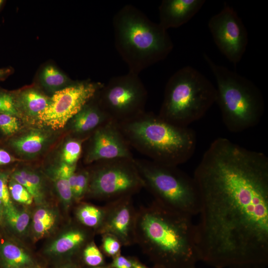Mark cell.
I'll use <instances>...</instances> for the list:
<instances>
[{"mask_svg": "<svg viewBox=\"0 0 268 268\" xmlns=\"http://www.w3.org/2000/svg\"><path fill=\"white\" fill-rule=\"evenodd\" d=\"M200 261L214 268L268 264V158L224 137L214 140L193 177Z\"/></svg>", "mask_w": 268, "mask_h": 268, "instance_id": "obj_1", "label": "cell"}, {"mask_svg": "<svg viewBox=\"0 0 268 268\" xmlns=\"http://www.w3.org/2000/svg\"><path fill=\"white\" fill-rule=\"evenodd\" d=\"M193 217L155 201L135 215L134 238L160 268H188L199 261Z\"/></svg>", "mask_w": 268, "mask_h": 268, "instance_id": "obj_2", "label": "cell"}, {"mask_svg": "<svg viewBox=\"0 0 268 268\" xmlns=\"http://www.w3.org/2000/svg\"><path fill=\"white\" fill-rule=\"evenodd\" d=\"M112 23L116 49L129 72L139 74L165 59L173 50L167 30L133 5L120 9Z\"/></svg>", "mask_w": 268, "mask_h": 268, "instance_id": "obj_3", "label": "cell"}, {"mask_svg": "<svg viewBox=\"0 0 268 268\" xmlns=\"http://www.w3.org/2000/svg\"><path fill=\"white\" fill-rule=\"evenodd\" d=\"M117 123L130 147L156 163L178 166L196 150L197 137L193 129L172 124L152 112L145 111Z\"/></svg>", "mask_w": 268, "mask_h": 268, "instance_id": "obj_4", "label": "cell"}, {"mask_svg": "<svg viewBox=\"0 0 268 268\" xmlns=\"http://www.w3.org/2000/svg\"><path fill=\"white\" fill-rule=\"evenodd\" d=\"M203 58L216 79L215 102L227 129L237 133L256 126L265 111L260 90L246 77L215 63L206 54Z\"/></svg>", "mask_w": 268, "mask_h": 268, "instance_id": "obj_5", "label": "cell"}, {"mask_svg": "<svg viewBox=\"0 0 268 268\" xmlns=\"http://www.w3.org/2000/svg\"><path fill=\"white\" fill-rule=\"evenodd\" d=\"M215 87L190 66L176 71L165 85L158 116L172 124L188 127L202 118L215 102Z\"/></svg>", "mask_w": 268, "mask_h": 268, "instance_id": "obj_6", "label": "cell"}, {"mask_svg": "<svg viewBox=\"0 0 268 268\" xmlns=\"http://www.w3.org/2000/svg\"><path fill=\"white\" fill-rule=\"evenodd\" d=\"M144 187L155 201L170 209L193 217L199 210V200L193 177L178 166L161 164L149 159H134Z\"/></svg>", "mask_w": 268, "mask_h": 268, "instance_id": "obj_7", "label": "cell"}, {"mask_svg": "<svg viewBox=\"0 0 268 268\" xmlns=\"http://www.w3.org/2000/svg\"><path fill=\"white\" fill-rule=\"evenodd\" d=\"M147 91L138 74L131 72L111 77L96 94L97 102L116 123L131 120L145 111Z\"/></svg>", "mask_w": 268, "mask_h": 268, "instance_id": "obj_8", "label": "cell"}, {"mask_svg": "<svg viewBox=\"0 0 268 268\" xmlns=\"http://www.w3.org/2000/svg\"><path fill=\"white\" fill-rule=\"evenodd\" d=\"M134 158H117L97 161L89 172L87 191L101 199H119L131 196L144 187Z\"/></svg>", "mask_w": 268, "mask_h": 268, "instance_id": "obj_9", "label": "cell"}, {"mask_svg": "<svg viewBox=\"0 0 268 268\" xmlns=\"http://www.w3.org/2000/svg\"><path fill=\"white\" fill-rule=\"evenodd\" d=\"M103 84L90 81L75 82L55 92L47 106L38 114V120L53 130L64 128L94 98Z\"/></svg>", "mask_w": 268, "mask_h": 268, "instance_id": "obj_10", "label": "cell"}, {"mask_svg": "<svg viewBox=\"0 0 268 268\" xmlns=\"http://www.w3.org/2000/svg\"><path fill=\"white\" fill-rule=\"evenodd\" d=\"M208 27L219 51L236 65L245 52L248 42L246 28L236 12L225 4L219 13L210 18Z\"/></svg>", "mask_w": 268, "mask_h": 268, "instance_id": "obj_11", "label": "cell"}, {"mask_svg": "<svg viewBox=\"0 0 268 268\" xmlns=\"http://www.w3.org/2000/svg\"><path fill=\"white\" fill-rule=\"evenodd\" d=\"M90 137L89 146L84 157L86 164L103 160L134 158L131 147L117 123L113 120L99 127Z\"/></svg>", "mask_w": 268, "mask_h": 268, "instance_id": "obj_12", "label": "cell"}, {"mask_svg": "<svg viewBox=\"0 0 268 268\" xmlns=\"http://www.w3.org/2000/svg\"><path fill=\"white\" fill-rule=\"evenodd\" d=\"M131 196L116 199L114 206L105 213L103 232L128 245L134 236L135 215L130 204Z\"/></svg>", "mask_w": 268, "mask_h": 268, "instance_id": "obj_13", "label": "cell"}, {"mask_svg": "<svg viewBox=\"0 0 268 268\" xmlns=\"http://www.w3.org/2000/svg\"><path fill=\"white\" fill-rule=\"evenodd\" d=\"M204 0H163L159 6V24L165 30L180 27L201 9Z\"/></svg>", "mask_w": 268, "mask_h": 268, "instance_id": "obj_14", "label": "cell"}, {"mask_svg": "<svg viewBox=\"0 0 268 268\" xmlns=\"http://www.w3.org/2000/svg\"><path fill=\"white\" fill-rule=\"evenodd\" d=\"M110 120H112L99 106L95 95L69 121L70 130L77 136L92 134Z\"/></svg>", "mask_w": 268, "mask_h": 268, "instance_id": "obj_15", "label": "cell"}, {"mask_svg": "<svg viewBox=\"0 0 268 268\" xmlns=\"http://www.w3.org/2000/svg\"><path fill=\"white\" fill-rule=\"evenodd\" d=\"M48 134L45 132L34 129L13 139L11 145L21 155L33 156L40 153L48 144Z\"/></svg>", "mask_w": 268, "mask_h": 268, "instance_id": "obj_16", "label": "cell"}, {"mask_svg": "<svg viewBox=\"0 0 268 268\" xmlns=\"http://www.w3.org/2000/svg\"><path fill=\"white\" fill-rule=\"evenodd\" d=\"M15 101L17 107L29 116L37 117L49 104L50 98L34 88L25 89L20 92Z\"/></svg>", "mask_w": 268, "mask_h": 268, "instance_id": "obj_17", "label": "cell"}, {"mask_svg": "<svg viewBox=\"0 0 268 268\" xmlns=\"http://www.w3.org/2000/svg\"><path fill=\"white\" fill-rule=\"evenodd\" d=\"M75 169L76 165L70 166L62 162L58 166L50 169L51 177L57 193L66 205H69L73 199L69 176Z\"/></svg>", "mask_w": 268, "mask_h": 268, "instance_id": "obj_18", "label": "cell"}, {"mask_svg": "<svg viewBox=\"0 0 268 268\" xmlns=\"http://www.w3.org/2000/svg\"><path fill=\"white\" fill-rule=\"evenodd\" d=\"M0 256L6 268H22L32 262L31 257L23 250L8 242L0 245Z\"/></svg>", "mask_w": 268, "mask_h": 268, "instance_id": "obj_19", "label": "cell"}, {"mask_svg": "<svg viewBox=\"0 0 268 268\" xmlns=\"http://www.w3.org/2000/svg\"><path fill=\"white\" fill-rule=\"evenodd\" d=\"M40 81L46 90L53 93L75 82L51 65L43 69L40 75Z\"/></svg>", "mask_w": 268, "mask_h": 268, "instance_id": "obj_20", "label": "cell"}, {"mask_svg": "<svg viewBox=\"0 0 268 268\" xmlns=\"http://www.w3.org/2000/svg\"><path fill=\"white\" fill-rule=\"evenodd\" d=\"M85 239V235L82 231L70 230L53 242L47 251L55 255L64 254L76 248L84 242Z\"/></svg>", "mask_w": 268, "mask_h": 268, "instance_id": "obj_21", "label": "cell"}, {"mask_svg": "<svg viewBox=\"0 0 268 268\" xmlns=\"http://www.w3.org/2000/svg\"><path fill=\"white\" fill-rule=\"evenodd\" d=\"M3 216L10 227L16 232L23 234L27 230L30 216L26 211L18 209L11 204L4 207Z\"/></svg>", "mask_w": 268, "mask_h": 268, "instance_id": "obj_22", "label": "cell"}, {"mask_svg": "<svg viewBox=\"0 0 268 268\" xmlns=\"http://www.w3.org/2000/svg\"><path fill=\"white\" fill-rule=\"evenodd\" d=\"M55 221V215L51 210L43 207L38 209L32 219L34 233L38 237L44 236L53 227Z\"/></svg>", "mask_w": 268, "mask_h": 268, "instance_id": "obj_23", "label": "cell"}, {"mask_svg": "<svg viewBox=\"0 0 268 268\" xmlns=\"http://www.w3.org/2000/svg\"><path fill=\"white\" fill-rule=\"evenodd\" d=\"M76 215L78 220L83 224L94 227L102 224L105 212L97 207L85 204L78 209Z\"/></svg>", "mask_w": 268, "mask_h": 268, "instance_id": "obj_24", "label": "cell"}, {"mask_svg": "<svg viewBox=\"0 0 268 268\" xmlns=\"http://www.w3.org/2000/svg\"><path fill=\"white\" fill-rule=\"evenodd\" d=\"M84 139L73 138L66 142L62 152V162L70 166L76 165L82 152Z\"/></svg>", "mask_w": 268, "mask_h": 268, "instance_id": "obj_25", "label": "cell"}, {"mask_svg": "<svg viewBox=\"0 0 268 268\" xmlns=\"http://www.w3.org/2000/svg\"><path fill=\"white\" fill-rule=\"evenodd\" d=\"M8 189L10 196L16 201L26 205L33 202V198L28 191L12 179L8 181Z\"/></svg>", "mask_w": 268, "mask_h": 268, "instance_id": "obj_26", "label": "cell"}, {"mask_svg": "<svg viewBox=\"0 0 268 268\" xmlns=\"http://www.w3.org/2000/svg\"><path fill=\"white\" fill-rule=\"evenodd\" d=\"M76 178L71 188L73 199L76 200L81 199L87 193L89 181V172L82 170L76 172Z\"/></svg>", "mask_w": 268, "mask_h": 268, "instance_id": "obj_27", "label": "cell"}, {"mask_svg": "<svg viewBox=\"0 0 268 268\" xmlns=\"http://www.w3.org/2000/svg\"><path fill=\"white\" fill-rule=\"evenodd\" d=\"M0 114H7L19 116L15 96L10 93L0 91Z\"/></svg>", "mask_w": 268, "mask_h": 268, "instance_id": "obj_28", "label": "cell"}, {"mask_svg": "<svg viewBox=\"0 0 268 268\" xmlns=\"http://www.w3.org/2000/svg\"><path fill=\"white\" fill-rule=\"evenodd\" d=\"M20 128L17 117L7 114H0V130L6 135L16 133Z\"/></svg>", "mask_w": 268, "mask_h": 268, "instance_id": "obj_29", "label": "cell"}, {"mask_svg": "<svg viewBox=\"0 0 268 268\" xmlns=\"http://www.w3.org/2000/svg\"><path fill=\"white\" fill-rule=\"evenodd\" d=\"M83 259L87 265L93 267H99L104 263L101 252L93 243L89 244L84 250Z\"/></svg>", "mask_w": 268, "mask_h": 268, "instance_id": "obj_30", "label": "cell"}, {"mask_svg": "<svg viewBox=\"0 0 268 268\" xmlns=\"http://www.w3.org/2000/svg\"><path fill=\"white\" fill-rule=\"evenodd\" d=\"M11 179L22 185L37 204L41 203L43 201L44 194L41 193L31 182L22 177L18 171H15L12 174Z\"/></svg>", "mask_w": 268, "mask_h": 268, "instance_id": "obj_31", "label": "cell"}, {"mask_svg": "<svg viewBox=\"0 0 268 268\" xmlns=\"http://www.w3.org/2000/svg\"><path fill=\"white\" fill-rule=\"evenodd\" d=\"M0 200L4 206L12 204L8 189V175L6 173H0Z\"/></svg>", "mask_w": 268, "mask_h": 268, "instance_id": "obj_32", "label": "cell"}, {"mask_svg": "<svg viewBox=\"0 0 268 268\" xmlns=\"http://www.w3.org/2000/svg\"><path fill=\"white\" fill-rule=\"evenodd\" d=\"M17 171L22 177L31 182L41 193L44 194L42 178L38 173L26 168Z\"/></svg>", "mask_w": 268, "mask_h": 268, "instance_id": "obj_33", "label": "cell"}, {"mask_svg": "<svg viewBox=\"0 0 268 268\" xmlns=\"http://www.w3.org/2000/svg\"><path fill=\"white\" fill-rule=\"evenodd\" d=\"M120 242L114 237L106 235L103 242V248L105 252L110 256L116 255L120 249Z\"/></svg>", "mask_w": 268, "mask_h": 268, "instance_id": "obj_34", "label": "cell"}, {"mask_svg": "<svg viewBox=\"0 0 268 268\" xmlns=\"http://www.w3.org/2000/svg\"><path fill=\"white\" fill-rule=\"evenodd\" d=\"M111 267L112 268H133L132 261L122 256H117Z\"/></svg>", "mask_w": 268, "mask_h": 268, "instance_id": "obj_35", "label": "cell"}, {"mask_svg": "<svg viewBox=\"0 0 268 268\" xmlns=\"http://www.w3.org/2000/svg\"><path fill=\"white\" fill-rule=\"evenodd\" d=\"M13 161V157L8 152L0 149V165L10 163Z\"/></svg>", "mask_w": 268, "mask_h": 268, "instance_id": "obj_36", "label": "cell"}, {"mask_svg": "<svg viewBox=\"0 0 268 268\" xmlns=\"http://www.w3.org/2000/svg\"><path fill=\"white\" fill-rule=\"evenodd\" d=\"M12 69L10 67L0 68V80L7 77L11 73Z\"/></svg>", "mask_w": 268, "mask_h": 268, "instance_id": "obj_37", "label": "cell"}, {"mask_svg": "<svg viewBox=\"0 0 268 268\" xmlns=\"http://www.w3.org/2000/svg\"><path fill=\"white\" fill-rule=\"evenodd\" d=\"M131 261H132V263L133 268H148L141 265L140 263L136 261H135L134 260H131ZM155 268H160L155 267Z\"/></svg>", "mask_w": 268, "mask_h": 268, "instance_id": "obj_38", "label": "cell"}, {"mask_svg": "<svg viewBox=\"0 0 268 268\" xmlns=\"http://www.w3.org/2000/svg\"><path fill=\"white\" fill-rule=\"evenodd\" d=\"M4 205L1 201L0 200V218L2 216H3V213L4 210Z\"/></svg>", "mask_w": 268, "mask_h": 268, "instance_id": "obj_39", "label": "cell"}, {"mask_svg": "<svg viewBox=\"0 0 268 268\" xmlns=\"http://www.w3.org/2000/svg\"><path fill=\"white\" fill-rule=\"evenodd\" d=\"M231 268H265V267H234Z\"/></svg>", "mask_w": 268, "mask_h": 268, "instance_id": "obj_40", "label": "cell"}, {"mask_svg": "<svg viewBox=\"0 0 268 268\" xmlns=\"http://www.w3.org/2000/svg\"><path fill=\"white\" fill-rule=\"evenodd\" d=\"M4 0H0V8H1V6L2 5L3 3H4Z\"/></svg>", "mask_w": 268, "mask_h": 268, "instance_id": "obj_41", "label": "cell"}, {"mask_svg": "<svg viewBox=\"0 0 268 268\" xmlns=\"http://www.w3.org/2000/svg\"><path fill=\"white\" fill-rule=\"evenodd\" d=\"M93 268H104V267H94Z\"/></svg>", "mask_w": 268, "mask_h": 268, "instance_id": "obj_42", "label": "cell"}, {"mask_svg": "<svg viewBox=\"0 0 268 268\" xmlns=\"http://www.w3.org/2000/svg\"><path fill=\"white\" fill-rule=\"evenodd\" d=\"M196 268V266H194L191 267H189V268Z\"/></svg>", "mask_w": 268, "mask_h": 268, "instance_id": "obj_43", "label": "cell"}]
</instances>
